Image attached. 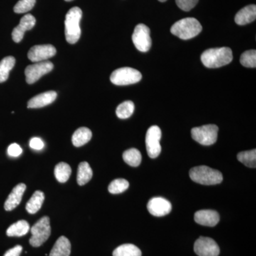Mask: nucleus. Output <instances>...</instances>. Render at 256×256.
Wrapping results in <instances>:
<instances>
[{
    "mask_svg": "<svg viewBox=\"0 0 256 256\" xmlns=\"http://www.w3.org/2000/svg\"><path fill=\"white\" fill-rule=\"evenodd\" d=\"M122 158H124V161L131 166H138L142 161L140 152L136 148H131V149L124 152L122 154Z\"/></svg>",
    "mask_w": 256,
    "mask_h": 256,
    "instance_id": "bb28decb",
    "label": "nucleus"
},
{
    "mask_svg": "<svg viewBox=\"0 0 256 256\" xmlns=\"http://www.w3.org/2000/svg\"><path fill=\"white\" fill-rule=\"evenodd\" d=\"M134 110V104L130 100L124 101L116 109V114L120 119H127L132 116Z\"/></svg>",
    "mask_w": 256,
    "mask_h": 256,
    "instance_id": "c85d7f7f",
    "label": "nucleus"
},
{
    "mask_svg": "<svg viewBox=\"0 0 256 256\" xmlns=\"http://www.w3.org/2000/svg\"><path fill=\"white\" fill-rule=\"evenodd\" d=\"M50 218L48 216H44L40 218L31 228L32 237L30 239V244L33 247L41 246L44 242H46L50 236Z\"/></svg>",
    "mask_w": 256,
    "mask_h": 256,
    "instance_id": "39448f33",
    "label": "nucleus"
},
{
    "mask_svg": "<svg viewBox=\"0 0 256 256\" xmlns=\"http://www.w3.org/2000/svg\"><path fill=\"white\" fill-rule=\"evenodd\" d=\"M92 170L86 162H82L78 165L77 173V182L80 186H84L92 180Z\"/></svg>",
    "mask_w": 256,
    "mask_h": 256,
    "instance_id": "5701e85b",
    "label": "nucleus"
},
{
    "mask_svg": "<svg viewBox=\"0 0 256 256\" xmlns=\"http://www.w3.org/2000/svg\"><path fill=\"white\" fill-rule=\"evenodd\" d=\"M142 79V74L136 69L124 67L114 70L110 76V82L114 85L127 86L137 84Z\"/></svg>",
    "mask_w": 256,
    "mask_h": 256,
    "instance_id": "423d86ee",
    "label": "nucleus"
},
{
    "mask_svg": "<svg viewBox=\"0 0 256 256\" xmlns=\"http://www.w3.org/2000/svg\"><path fill=\"white\" fill-rule=\"evenodd\" d=\"M218 128L216 124H206L192 130V137L202 146L214 144L218 138Z\"/></svg>",
    "mask_w": 256,
    "mask_h": 256,
    "instance_id": "0eeeda50",
    "label": "nucleus"
},
{
    "mask_svg": "<svg viewBox=\"0 0 256 256\" xmlns=\"http://www.w3.org/2000/svg\"><path fill=\"white\" fill-rule=\"evenodd\" d=\"M256 18V6L255 4L248 5L236 14L235 22L238 25H246L255 21Z\"/></svg>",
    "mask_w": 256,
    "mask_h": 256,
    "instance_id": "a211bd4d",
    "label": "nucleus"
},
{
    "mask_svg": "<svg viewBox=\"0 0 256 256\" xmlns=\"http://www.w3.org/2000/svg\"><path fill=\"white\" fill-rule=\"evenodd\" d=\"M36 24V18L32 14H26L20 20V24L13 30L12 40L16 43H18L22 40L25 32L31 30Z\"/></svg>",
    "mask_w": 256,
    "mask_h": 256,
    "instance_id": "4468645a",
    "label": "nucleus"
},
{
    "mask_svg": "<svg viewBox=\"0 0 256 256\" xmlns=\"http://www.w3.org/2000/svg\"><path fill=\"white\" fill-rule=\"evenodd\" d=\"M8 153L9 156H12V158H18V156H21L22 153V149L21 146L16 143L10 144L8 149Z\"/></svg>",
    "mask_w": 256,
    "mask_h": 256,
    "instance_id": "72a5a7b5",
    "label": "nucleus"
},
{
    "mask_svg": "<svg viewBox=\"0 0 256 256\" xmlns=\"http://www.w3.org/2000/svg\"><path fill=\"white\" fill-rule=\"evenodd\" d=\"M160 2H166V0H159Z\"/></svg>",
    "mask_w": 256,
    "mask_h": 256,
    "instance_id": "e433bc0d",
    "label": "nucleus"
},
{
    "mask_svg": "<svg viewBox=\"0 0 256 256\" xmlns=\"http://www.w3.org/2000/svg\"><path fill=\"white\" fill-rule=\"evenodd\" d=\"M238 161L245 164L248 168H256V150L242 152L237 156Z\"/></svg>",
    "mask_w": 256,
    "mask_h": 256,
    "instance_id": "cd10ccee",
    "label": "nucleus"
},
{
    "mask_svg": "<svg viewBox=\"0 0 256 256\" xmlns=\"http://www.w3.org/2000/svg\"><path fill=\"white\" fill-rule=\"evenodd\" d=\"M170 31L181 40H188L200 34L202 31V26L196 18H184L174 23Z\"/></svg>",
    "mask_w": 256,
    "mask_h": 256,
    "instance_id": "7ed1b4c3",
    "label": "nucleus"
},
{
    "mask_svg": "<svg viewBox=\"0 0 256 256\" xmlns=\"http://www.w3.org/2000/svg\"><path fill=\"white\" fill-rule=\"evenodd\" d=\"M70 249L72 245L68 239L65 236H60L55 242L50 256H69Z\"/></svg>",
    "mask_w": 256,
    "mask_h": 256,
    "instance_id": "6ab92c4d",
    "label": "nucleus"
},
{
    "mask_svg": "<svg viewBox=\"0 0 256 256\" xmlns=\"http://www.w3.org/2000/svg\"><path fill=\"white\" fill-rule=\"evenodd\" d=\"M190 176L192 181L203 185L218 184L223 181V175L220 171L204 165L192 168Z\"/></svg>",
    "mask_w": 256,
    "mask_h": 256,
    "instance_id": "20e7f679",
    "label": "nucleus"
},
{
    "mask_svg": "<svg viewBox=\"0 0 256 256\" xmlns=\"http://www.w3.org/2000/svg\"><path fill=\"white\" fill-rule=\"evenodd\" d=\"M114 256H142V252L133 244H124L114 249Z\"/></svg>",
    "mask_w": 256,
    "mask_h": 256,
    "instance_id": "b1692460",
    "label": "nucleus"
},
{
    "mask_svg": "<svg viewBox=\"0 0 256 256\" xmlns=\"http://www.w3.org/2000/svg\"><path fill=\"white\" fill-rule=\"evenodd\" d=\"M36 0H20L14 8L15 13L22 14L26 13L33 9Z\"/></svg>",
    "mask_w": 256,
    "mask_h": 256,
    "instance_id": "2f4dec72",
    "label": "nucleus"
},
{
    "mask_svg": "<svg viewBox=\"0 0 256 256\" xmlns=\"http://www.w3.org/2000/svg\"><path fill=\"white\" fill-rule=\"evenodd\" d=\"M129 188V182L124 178H117L111 182L108 186V191L112 194L122 193Z\"/></svg>",
    "mask_w": 256,
    "mask_h": 256,
    "instance_id": "c756f323",
    "label": "nucleus"
},
{
    "mask_svg": "<svg viewBox=\"0 0 256 256\" xmlns=\"http://www.w3.org/2000/svg\"><path fill=\"white\" fill-rule=\"evenodd\" d=\"M15 58L13 56H6L0 62V82H6L9 78L10 70L14 68Z\"/></svg>",
    "mask_w": 256,
    "mask_h": 256,
    "instance_id": "393cba45",
    "label": "nucleus"
},
{
    "mask_svg": "<svg viewBox=\"0 0 256 256\" xmlns=\"http://www.w3.org/2000/svg\"><path fill=\"white\" fill-rule=\"evenodd\" d=\"M22 246L18 245L5 252L4 256H20L22 252Z\"/></svg>",
    "mask_w": 256,
    "mask_h": 256,
    "instance_id": "c9c22d12",
    "label": "nucleus"
},
{
    "mask_svg": "<svg viewBox=\"0 0 256 256\" xmlns=\"http://www.w3.org/2000/svg\"><path fill=\"white\" fill-rule=\"evenodd\" d=\"M92 132L87 128H80L75 131L72 136V143L76 148L84 146L90 140Z\"/></svg>",
    "mask_w": 256,
    "mask_h": 256,
    "instance_id": "aec40b11",
    "label": "nucleus"
},
{
    "mask_svg": "<svg viewBox=\"0 0 256 256\" xmlns=\"http://www.w3.org/2000/svg\"><path fill=\"white\" fill-rule=\"evenodd\" d=\"M57 97V92L54 90H50L43 92L32 98L31 100H28V108H40L44 106L50 105L52 102H54Z\"/></svg>",
    "mask_w": 256,
    "mask_h": 256,
    "instance_id": "f3484780",
    "label": "nucleus"
},
{
    "mask_svg": "<svg viewBox=\"0 0 256 256\" xmlns=\"http://www.w3.org/2000/svg\"><path fill=\"white\" fill-rule=\"evenodd\" d=\"M44 194L41 191H36L33 194L31 198L28 200L26 205V210L28 213L34 214L40 210L44 201Z\"/></svg>",
    "mask_w": 256,
    "mask_h": 256,
    "instance_id": "4be33fe9",
    "label": "nucleus"
},
{
    "mask_svg": "<svg viewBox=\"0 0 256 256\" xmlns=\"http://www.w3.org/2000/svg\"><path fill=\"white\" fill-rule=\"evenodd\" d=\"M132 40L134 46L140 52H146L150 50V30L146 24H140L136 26L132 34Z\"/></svg>",
    "mask_w": 256,
    "mask_h": 256,
    "instance_id": "6e6552de",
    "label": "nucleus"
},
{
    "mask_svg": "<svg viewBox=\"0 0 256 256\" xmlns=\"http://www.w3.org/2000/svg\"><path fill=\"white\" fill-rule=\"evenodd\" d=\"M201 60L207 68H220L232 62L233 54L232 50L228 47L210 48L202 54Z\"/></svg>",
    "mask_w": 256,
    "mask_h": 256,
    "instance_id": "f257e3e1",
    "label": "nucleus"
},
{
    "mask_svg": "<svg viewBox=\"0 0 256 256\" xmlns=\"http://www.w3.org/2000/svg\"><path fill=\"white\" fill-rule=\"evenodd\" d=\"M194 220L200 225L214 227L220 222V217L216 210H200L195 213Z\"/></svg>",
    "mask_w": 256,
    "mask_h": 256,
    "instance_id": "2eb2a0df",
    "label": "nucleus"
},
{
    "mask_svg": "<svg viewBox=\"0 0 256 256\" xmlns=\"http://www.w3.org/2000/svg\"><path fill=\"white\" fill-rule=\"evenodd\" d=\"M198 2V0H176L178 8L185 12H188L193 9Z\"/></svg>",
    "mask_w": 256,
    "mask_h": 256,
    "instance_id": "473e14b6",
    "label": "nucleus"
},
{
    "mask_svg": "<svg viewBox=\"0 0 256 256\" xmlns=\"http://www.w3.org/2000/svg\"><path fill=\"white\" fill-rule=\"evenodd\" d=\"M30 146L32 149L36 150H41L44 146V143L42 139L38 138H32L30 142Z\"/></svg>",
    "mask_w": 256,
    "mask_h": 256,
    "instance_id": "f704fd0d",
    "label": "nucleus"
},
{
    "mask_svg": "<svg viewBox=\"0 0 256 256\" xmlns=\"http://www.w3.org/2000/svg\"><path fill=\"white\" fill-rule=\"evenodd\" d=\"M161 138V130L158 126H153L148 129L146 138V148L148 156L152 159L158 158L161 152L162 148L160 146Z\"/></svg>",
    "mask_w": 256,
    "mask_h": 256,
    "instance_id": "1a4fd4ad",
    "label": "nucleus"
},
{
    "mask_svg": "<svg viewBox=\"0 0 256 256\" xmlns=\"http://www.w3.org/2000/svg\"><path fill=\"white\" fill-rule=\"evenodd\" d=\"M70 174L72 168L67 163L60 162L55 166L54 174L58 182H66L70 178Z\"/></svg>",
    "mask_w": 256,
    "mask_h": 256,
    "instance_id": "a878e982",
    "label": "nucleus"
},
{
    "mask_svg": "<svg viewBox=\"0 0 256 256\" xmlns=\"http://www.w3.org/2000/svg\"><path fill=\"white\" fill-rule=\"evenodd\" d=\"M148 210L154 216H164L171 212L172 204L162 197H154L148 202Z\"/></svg>",
    "mask_w": 256,
    "mask_h": 256,
    "instance_id": "ddd939ff",
    "label": "nucleus"
},
{
    "mask_svg": "<svg viewBox=\"0 0 256 256\" xmlns=\"http://www.w3.org/2000/svg\"><path fill=\"white\" fill-rule=\"evenodd\" d=\"M26 186L24 184H18L13 188L12 191L4 203V210H12L21 203L24 193L26 190Z\"/></svg>",
    "mask_w": 256,
    "mask_h": 256,
    "instance_id": "dca6fc26",
    "label": "nucleus"
},
{
    "mask_svg": "<svg viewBox=\"0 0 256 256\" xmlns=\"http://www.w3.org/2000/svg\"><path fill=\"white\" fill-rule=\"evenodd\" d=\"M56 54V50L52 45H36L28 50V58L32 62H44L53 57Z\"/></svg>",
    "mask_w": 256,
    "mask_h": 256,
    "instance_id": "f8f14e48",
    "label": "nucleus"
},
{
    "mask_svg": "<svg viewBox=\"0 0 256 256\" xmlns=\"http://www.w3.org/2000/svg\"><path fill=\"white\" fill-rule=\"evenodd\" d=\"M240 62L244 66L247 67V68H256V50H248L244 52L240 56Z\"/></svg>",
    "mask_w": 256,
    "mask_h": 256,
    "instance_id": "7c9ffc66",
    "label": "nucleus"
},
{
    "mask_svg": "<svg viewBox=\"0 0 256 256\" xmlns=\"http://www.w3.org/2000/svg\"><path fill=\"white\" fill-rule=\"evenodd\" d=\"M65 1L70 2V1H73V0H65Z\"/></svg>",
    "mask_w": 256,
    "mask_h": 256,
    "instance_id": "4c0bfd02",
    "label": "nucleus"
},
{
    "mask_svg": "<svg viewBox=\"0 0 256 256\" xmlns=\"http://www.w3.org/2000/svg\"><path fill=\"white\" fill-rule=\"evenodd\" d=\"M54 64L48 60L28 66L25 69L26 82L28 84H34L42 76L52 72Z\"/></svg>",
    "mask_w": 256,
    "mask_h": 256,
    "instance_id": "9d476101",
    "label": "nucleus"
},
{
    "mask_svg": "<svg viewBox=\"0 0 256 256\" xmlns=\"http://www.w3.org/2000/svg\"><path fill=\"white\" fill-rule=\"evenodd\" d=\"M194 249L198 256H218L220 254L218 244L208 237H200L195 242Z\"/></svg>",
    "mask_w": 256,
    "mask_h": 256,
    "instance_id": "9b49d317",
    "label": "nucleus"
},
{
    "mask_svg": "<svg viewBox=\"0 0 256 256\" xmlns=\"http://www.w3.org/2000/svg\"><path fill=\"white\" fill-rule=\"evenodd\" d=\"M30 224L26 220H20L10 226L6 230V235L10 237H21L30 232Z\"/></svg>",
    "mask_w": 256,
    "mask_h": 256,
    "instance_id": "412c9836",
    "label": "nucleus"
},
{
    "mask_svg": "<svg viewBox=\"0 0 256 256\" xmlns=\"http://www.w3.org/2000/svg\"><path fill=\"white\" fill-rule=\"evenodd\" d=\"M82 10L78 6L69 10L66 15L65 36L66 40L70 44L76 43L80 38L82 30L80 22L82 18Z\"/></svg>",
    "mask_w": 256,
    "mask_h": 256,
    "instance_id": "f03ea898",
    "label": "nucleus"
}]
</instances>
